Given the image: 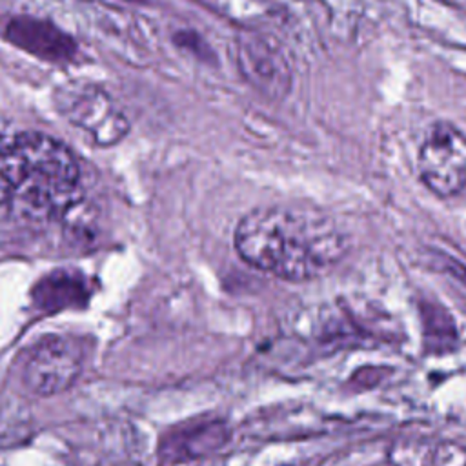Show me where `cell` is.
Segmentation results:
<instances>
[{
    "label": "cell",
    "mask_w": 466,
    "mask_h": 466,
    "mask_svg": "<svg viewBox=\"0 0 466 466\" xmlns=\"http://www.w3.org/2000/svg\"><path fill=\"white\" fill-rule=\"evenodd\" d=\"M5 38L22 51L47 62L64 64L76 55V44L67 33L33 16L13 18L5 27Z\"/></svg>",
    "instance_id": "7"
},
{
    "label": "cell",
    "mask_w": 466,
    "mask_h": 466,
    "mask_svg": "<svg viewBox=\"0 0 466 466\" xmlns=\"http://www.w3.org/2000/svg\"><path fill=\"white\" fill-rule=\"evenodd\" d=\"M80 195V166L60 140L36 131L0 140V211L53 218Z\"/></svg>",
    "instance_id": "2"
},
{
    "label": "cell",
    "mask_w": 466,
    "mask_h": 466,
    "mask_svg": "<svg viewBox=\"0 0 466 466\" xmlns=\"http://www.w3.org/2000/svg\"><path fill=\"white\" fill-rule=\"evenodd\" d=\"M238 67L242 75L258 91L268 96H282L289 84V66L284 53L266 36L244 35L238 38L237 47Z\"/></svg>",
    "instance_id": "6"
},
{
    "label": "cell",
    "mask_w": 466,
    "mask_h": 466,
    "mask_svg": "<svg viewBox=\"0 0 466 466\" xmlns=\"http://www.w3.org/2000/svg\"><path fill=\"white\" fill-rule=\"evenodd\" d=\"M86 346L69 335H46L25 353L22 382L35 395H56L69 390L82 373Z\"/></svg>",
    "instance_id": "5"
},
{
    "label": "cell",
    "mask_w": 466,
    "mask_h": 466,
    "mask_svg": "<svg viewBox=\"0 0 466 466\" xmlns=\"http://www.w3.org/2000/svg\"><path fill=\"white\" fill-rule=\"evenodd\" d=\"M422 322H424V346L430 351H451L457 342V329L453 319L439 308V304H424Z\"/></svg>",
    "instance_id": "11"
},
{
    "label": "cell",
    "mask_w": 466,
    "mask_h": 466,
    "mask_svg": "<svg viewBox=\"0 0 466 466\" xmlns=\"http://www.w3.org/2000/svg\"><path fill=\"white\" fill-rule=\"evenodd\" d=\"M417 167L422 184L439 198L466 189V133L446 120L433 122L420 144Z\"/></svg>",
    "instance_id": "4"
},
{
    "label": "cell",
    "mask_w": 466,
    "mask_h": 466,
    "mask_svg": "<svg viewBox=\"0 0 466 466\" xmlns=\"http://www.w3.org/2000/svg\"><path fill=\"white\" fill-rule=\"evenodd\" d=\"M91 297L89 280L75 269H55L38 279L31 289L35 308L46 313L82 308Z\"/></svg>",
    "instance_id": "9"
},
{
    "label": "cell",
    "mask_w": 466,
    "mask_h": 466,
    "mask_svg": "<svg viewBox=\"0 0 466 466\" xmlns=\"http://www.w3.org/2000/svg\"><path fill=\"white\" fill-rule=\"evenodd\" d=\"M228 441V430L220 420L195 422L169 431L160 446V457L166 462H186L198 459Z\"/></svg>",
    "instance_id": "10"
},
{
    "label": "cell",
    "mask_w": 466,
    "mask_h": 466,
    "mask_svg": "<svg viewBox=\"0 0 466 466\" xmlns=\"http://www.w3.org/2000/svg\"><path fill=\"white\" fill-rule=\"evenodd\" d=\"M233 242L244 262L291 282L320 277L348 248L342 229L329 215L280 204L246 213L235 228Z\"/></svg>",
    "instance_id": "1"
},
{
    "label": "cell",
    "mask_w": 466,
    "mask_h": 466,
    "mask_svg": "<svg viewBox=\"0 0 466 466\" xmlns=\"http://www.w3.org/2000/svg\"><path fill=\"white\" fill-rule=\"evenodd\" d=\"M58 113L96 146H113L122 140L129 122L116 100L100 86L73 80L55 93Z\"/></svg>",
    "instance_id": "3"
},
{
    "label": "cell",
    "mask_w": 466,
    "mask_h": 466,
    "mask_svg": "<svg viewBox=\"0 0 466 466\" xmlns=\"http://www.w3.org/2000/svg\"><path fill=\"white\" fill-rule=\"evenodd\" d=\"M391 466H466V448L450 439L400 437L388 450Z\"/></svg>",
    "instance_id": "8"
}]
</instances>
